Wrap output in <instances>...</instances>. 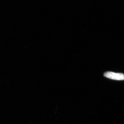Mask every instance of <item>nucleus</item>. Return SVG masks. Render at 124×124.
Instances as JSON below:
<instances>
[{"label": "nucleus", "mask_w": 124, "mask_h": 124, "mask_svg": "<svg viewBox=\"0 0 124 124\" xmlns=\"http://www.w3.org/2000/svg\"><path fill=\"white\" fill-rule=\"evenodd\" d=\"M104 76L105 77L117 80H124V75L122 73H116L112 72H105Z\"/></svg>", "instance_id": "f257e3e1"}]
</instances>
